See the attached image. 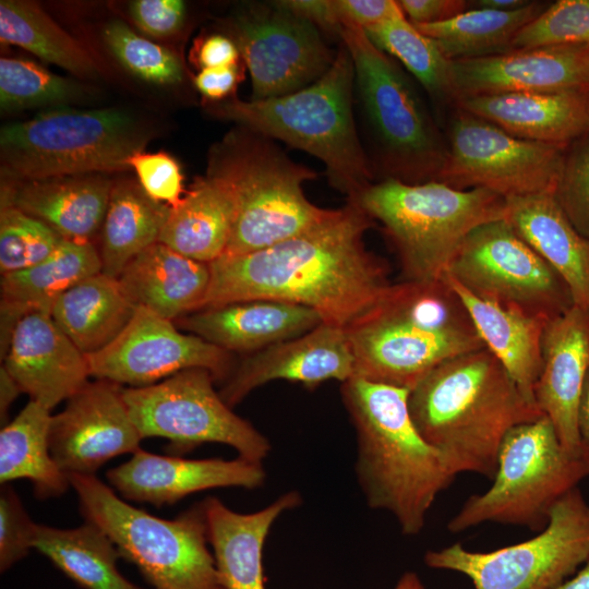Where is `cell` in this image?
Here are the masks:
<instances>
[{"label": "cell", "instance_id": "8fae6325", "mask_svg": "<svg viewBox=\"0 0 589 589\" xmlns=\"http://www.w3.org/2000/svg\"><path fill=\"white\" fill-rule=\"evenodd\" d=\"M588 476L589 465L563 446L545 416L518 424L502 442L491 486L470 495L447 529L495 522L541 531L554 505Z\"/></svg>", "mask_w": 589, "mask_h": 589}, {"label": "cell", "instance_id": "f5cc1de1", "mask_svg": "<svg viewBox=\"0 0 589 589\" xmlns=\"http://www.w3.org/2000/svg\"><path fill=\"white\" fill-rule=\"evenodd\" d=\"M577 429L580 455L589 465V369L586 374L579 398L577 412Z\"/></svg>", "mask_w": 589, "mask_h": 589}, {"label": "cell", "instance_id": "9f6ffc18", "mask_svg": "<svg viewBox=\"0 0 589 589\" xmlns=\"http://www.w3.org/2000/svg\"><path fill=\"white\" fill-rule=\"evenodd\" d=\"M555 589H589V557L573 577Z\"/></svg>", "mask_w": 589, "mask_h": 589}, {"label": "cell", "instance_id": "ab89813d", "mask_svg": "<svg viewBox=\"0 0 589 589\" xmlns=\"http://www.w3.org/2000/svg\"><path fill=\"white\" fill-rule=\"evenodd\" d=\"M82 93L76 82L33 61L8 57L0 59V107L3 111L65 105Z\"/></svg>", "mask_w": 589, "mask_h": 589}, {"label": "cell", "instance_id": "c3c4849f", "mask_svg": "<svg viewBox=\"0 0 589 589\" xmlns=\"http://www.w3.org/2000/svg\"><path fill=\"white\" fill-rule=\"evenodd\" d=\"M333 4L341 31L345 27L365 31L404 15L395 0H333Z\"/></svg>", "mask_w": 589, "mask_h": 589}, {"label": "cell", "instance_id": "484cf974", "mask_svg": "<svg viewBox=\"0 0 589 589\" xmlns=\"http://www.w3.org/2000/svg\"><path fill=\"white\" fill-rule=\"evenodd\" d=\"M13 181L2 185L1 204L15 206L76 242H92L101 228L113 185L100 173Z\"/></svg>", "mask_w": 589, "mask_h": 589}, {"label": "cell", "instance_id": "ee69618b", "mask_svg": "<svg viewBox=\"0 0 589 589\" xmlns=\"http://www.w3.org/2000/svg\"><path fill=\"white\" fill-rule=\"evenodd\" d=\"M553 195L575 229L589 239V131L566 146Z\"/></svg>", "mask_w": 589, "mask_h": 589}, {"label": "cell", "instance_id": "8d00e7d4", "mask_svg": "<svg viewBox=\"0 0 589 589\" xmlns=\"http://www.w3.org/2000/svg\"><path fill=\"white\" fill-rule=\"evenodd\" d=\"M546 7L531 1L514 11L468 9L441 23L414 26L452 61L481 58L510 51L517 33Z\"/></svg>", "mask_w": 589, "mask_h": 589}, {"label": "cell", "instance_id": "681fc988", "mask_svg": "<svg viewBox=\"0 0 589 589\" xmlns=\"http://www.w3.org/2000/svg\"><path fill=\"white\" fill-rule=\"evenodd\" d=\"M398 4L413 25L441 23L468 10L465 0H399Z\"/></svg>", "mask_w": 589, "mask_h": 589}, {"label": "cell", "instance_id": "4fadbf2b", "mask_svg": "<svg viewBox=\"0 0 589 589\" xmlns=\"http://www.w3.org/2000/svg\"><path fill=\"white\" fill-rule=\"evenodd\" d=\"M215 381L211 371L192 368L148 386L123 387L122 396L143 438H168L172 453L220 443L262 464L271 452L269 441L232 411L215 390Z\"/></svg>", "mask_w": 589, "mask_h": 589}, {"label": "cell", "instance_id": "4dcf8cb0", "mask_svg": "<svg viewBox=\"0 0 589 589\" xmlns=\"http://www.w3.org/2000/svg\"><path fill=\"white\" fill-rule=\"evenodd\" d=\"M98 273H101V261L93 242L63 240L41 262L1 275V327L14 329L21 318L33 311L50 314L62 293Z\"/></svg>", "mask_w": 589, "mask_h": 589}, {"label": "cell", "instance_id": "f35d334b", "mask_svg": "<svg viewBox=\"0 0 589 589\" xmlns=\"http://www.w3.org/2000/svg\"><path fill=\"white\" fill-rule=\"evenodd\" d=\"M372 43L411 74L433 101L453 106L457 96L453 65L438 45L405 15L364 31Z\"/></svg>", "mask_w": 589, "mask_h": 589}, {"label": "cell", "instance_id": "f907efd6", "mask_svg": "<svg viewBox=\"0 0 589 589\" xmlns=\"http://www.w3.org/2000/svg\"><path fill=\"white\" fill-rule=\"evenodd\" d=\"M238 65L202 69L194 77L197 91L212 101L230 96L242 77Z\"/></svg>", "mask_w": 589, "mask_h": 589}, {"label": "cell", "instance_id": "d4e9b609", "mask_svg": "<svg viewBox=\"0 0 589 589\" xmlns=\"http://www.w3.org/2000/svg\"><path fill=\"white\" fill-rule=\"evenodd\" d=\"M454 106L532 142L566 147L589 131V92L477 95Z\"/></svg>", "mask_w": 589, "mask_h": 589}, {"label": "cell", "instance_id": "ba28073f", "mask_svg": "<svg viewBox=\"0 0 589 589\" xmlns=\"http://www.w3.org/2000/svg\"><path fill=\"white\" fill-rule=\"evenodd\" d=\"M216 153L209 173L220 177L235 201V219L223 256L277 244L326 219L333 209L306 197L317 173L287 156L274 140L243 128Z\"/></svg>", "mask_w": 589, "mask_h": 589}, {"label": "cell", "instance_id": "f6af8a7d", "mask_svg": "<svg viewBox=\"0 0 589 589\" xmlns=\"http://www.w3.org/2000/svg\"><path fill=\"white\" fill-rule=\"evenodd\" d=\"M36 524L16 492L2 484L0 492V570L7 572L34 549Z\"/></svg>", "mask_w": 589, "mask_h": 589}, {"label": "cell", "instance_id": "3957f363", "mask_svg": "<svg viewBox=\"0 0 589 589\" xmlns=\"http://www.w3.org/2000/svg\"><path fill=\"white\" fill-rule=\"evenodd\" d=\"M408 396L409 389L359 377L341 385L357 432L356 473L366 503L392 514L401 533L416 536L456 476L419 433Z\"/></svg>", "mask_w": 589, "mask_h": 589}, {"label": "cell", "instance_id": "6f0895ef", "mask_svg": "<svg viewBox=\"0 0 589 589\" xmlns=\"http://www.w3.org/2000/svg\"><path fill=\"white\" fill-rule=\"evenodd\" d=\"M394 589H424L419 576L414 573H405Z\"/></svg>", "mask_w": 589, "mask_h": 589}, {"label": "cell", "instance_id": "b9f144b4", "mask_svg": "<svg viewBox=\"0 0 589 589\" xmlns=\"http://www.w3.org/2000/svg\"><path fill=\"white\" fill-rule=\"evenodd\" d=\"M104 39L117 60L135 76L159 85L182 81L178 58L165 47L135 34L120 20L104 28Z\"/></svg>", "mask_w": 589, "mask_h": 589}, {"label": "cell", "instance_id": "f1b7e54d", "mask_svg": "<svg viewBox=\"0 0 589 589\" xmlns=\"http://www.w3.org/2000/svg\"><path fill=\"white\" fill-rule=\"evenodd\" d=\"M505 200V219L560 274L574 304L589 311V239L570 224L553 192Z\"/></svg>", "mask_w": 589, "mask_h": 589}, {"label": "cell", "instance_id": "11a10c76", "mask_svg": "<svg viewBox=\"0 0 589 589\" xmlns=\"http://www.w3.org/2000/svg\"><path fill=\"white\" fill-rule=\"evenodd\" d=\"M530 2V0H476L468 1V9L514 11L528 5Z\"/></svg>", "mask_w": 589, "mask_h": 589}, {"label": "cell", "instance_id": "816d5d0a", "mask_svg": "<svg viewBox=\"0 0 589 589\" xmlns=\"http://www.w3.org/2000/svg\"><path fill=\"white\" fill-rule=\"evenodd\" d=\"M240 57L235 41L218 34L206 37L196 51V59L202 69L236 65Z\"/></svg>", "mask_w": 589, "mask_h": 589}, {"label": "cell", "instance_id": "d6986e66", "mask_svg": "<svg viewBox=\"0 0 589 589\" xmlns=\"http://www.w3.org/2000/svg\"><path fill=\"white\" fill-rule=\"evenodd\" d=\"M354 376V358L345 327L321 323L312 330L245 357L224 382L219 394L233 407L252 390L274 380L313 388Z\"/></svg>", "mask_w": 589, "mask_h": 589}, {"label": "cell", "instance_id": "7dc6e473", "mask_svg": "<svg viewBox=\"0 0 589 589\" xmlns=\"http://www.w3.org/2000/svg\"><path fill=\"white\" fill-rule=\"evenodd\" d=\"M130 14L144 33L167 37L181 29L185 3L182 0H135L130 3Z\"/></svg>", "mask_w": 589, "mask_h": 589}, {"label": "cell", "instance_id": "30bf717a", "mask_svg": "<svg viewBox=\"0 0 589 589\" xmlns=\"http://www.w3.org/2000/svg\"><path fill=\"white\" fill-rule=\"evenodd\" d=\"M147 140L123 110L57 108L1 128V165L17 181L125 170Z\"/></svg>", "mask_w": 589, "mask_h": 589}, {"label": "cell", "instance_id": "74e56055", "mask_svg": "<svg viewBox=\"0 0 589 589\" xmlns=\"http://www.w3.org/2000/svg\"><path fill=\"white\" fill-rule=\"evenodd\" d=\"M0 39L77 76L94 77L98 73L94 59L79 41L32 1H0Z\"/></svg>", "mask_w": 589, "mask_h": 589}, {"label": "cell", "instance_id": "9c48e42d", "mask_svg": "<svg viewBox=\"0 0 589 589\" xmlns=\"http://www.w3.org/2000/svg\"><path fill=\"white\" fill-rule=\"evenodd\" d=\"M69 478L84 519L108 534L153 589H224L202 503L164 519L130 505L95 474Z\"/></svg>", "mask_w": 589, "mask_h": 589}, {"label": "cell", "instance_id": "836d02e7", "mask_svg": "<svg viewBox=\"0 0 589 589\" xmlns=\"http://www.w3.org/2000/svg\"><path fill=\"white\" fill-rule=\"evenodd\" d=\"M50 410L29 400L0 431V482L26 479L38 498L62 495L69 476L55 461L49 446Z\"/></svg>", "mask_w": 589, "mask_h": 589}, {"label": "cell", "instance_id": "1f68e13d", "mask_svg": "<svg viewBox=\"0 0 589 589\" xmlns=\"http://www.w3.org/2000/svg\"><path fill=\"white\" fill-rule=\"evenodd\" d=\"M233 219L235 201L228 184L208 173L176 207H170L158 242L209 264L225 253Z\"/></svg>", "mask_w": 589, "mask_h": 589}, {"label": "cell", "instance_id": "5b68a950", "mask_svg": "<svg viewBox=\"0 0 589 589\" xmlns=\"http://www.w3.org/2000/svg\"><path fill=\"white\" fill-rule=\"evenodd\" d=\"M218 117L320 159L330 185L357 199L375 178L354 119V68L342 43L313 84L279 97L212 106Z\"/></svg>", "mask_w": 589, "mask_h": 589}, {"label": "cell", "instance_id": "6da1fadb", "mask_svg": "<svg viewBox=\"0 0 589 589\" xmlns=\"http://www.w3.org/2000/svg\"><path fill=\"white\" fill-rule=\"evenodd\" d=\"M374 220L352 201L309 230L268 248L209 263L203 308L269 299L308 306L348 326L390 285L363 237Z\"/></svg>", "mask_w": 589, "mask_h": 589}, {"label": "cell", "instance_id": "4316f807", "mask_svg": "<svg viewBox=\"0 0 589 589\" xmlns=\"http://www.w3.org/2000/svg\"><path fill=\"white\" fill-rule=\"evenodd\" d=\"M201 503L224 589H265L264 543L277 518L301 504V495L297 491L286 492L264 508L248 514L230 509L216 497Z\"/></svg>", "mask_w": 589, "mask_h": 589}, {"label": "cell", "instance_id": "7bdbcfd3", "mask_svg": "<svg viewBox=\"0 0 589 589\" xmlns=\"http://www.w3.org/2000/svg\"><path fill=\"white\" fill-rule=\"evenodd\" d=\"M550 46H589V0H557L515 36L512 50Z\"/></svg>", "mask_w": 589, "mask_h": 589}, {"label": "cell", "instance_id": "7c38bea8", "mask_svg": "<svg viewBox=\"0 0 589 589\" xmlns=\"http://www.w3.org/2000/svg\"><path fill=\"white\" fill-rule=\"evenodd\" d=\"M589 557V502L578 488L552 508L545 527L534 537L479 552L461 543L431 550L430 568L459 573L474 589H555Z\"/></svg>", "mask_w": 589, "mask_h": 589}, {"label": "cell", "instance_id": "e575fe53", "mask_svg": "<svg viewBox=\"0 0 589 589\" xmlns=\"http://www.w3.org/2000/svg\"><path fill=\"white\" fill-rule=\"evenodd\" d=\"M34 549L84 589H144L119 572L117 545L93 522L70 529L36 524Z\"/></svg>", "mask_w": 589, "mask_h": 589}, {"label": "cell", "instance_id": "ffe728a7", "mask_svg": "<svg viewBox=\"0 0 589 589\" xmlns=\"http://www.w3.org/2000/svg\"><path fill=\"white\" fill-rule=\"evenodd\" d=\"M452 65L456 101L504 93L589 92V46L514 49Z\"/></svg>", "mask_w": 589, "mask_h": 589}, {"label": "cell", "instance_id": "83f0119b", "mask_svg": "<svg viewBox=\"0 0 589 589\" xmlns=\"http://www.w3.org/2000/svg\"><path fill=\"white\" fill-rule=\"evenodd\" d=\"M117 279L136 308L173 322L204 306L211 269L208 264L156 242L137 254Z\"/></svg>", "mask_w": 589, "mask_h": 589}, {"label": "cell", "instance_id": "603a6c76", "mask_svg": "<svg viewBox=\"0 0 589 589\" xmlns=\"http://www.w3.org/2000/svg\"><path fill=\"white\" fill-rule=\"evenodd\" d=\"M588 369L589 311L574 304L546 324L533 395L563 446L579 456L577 412Z\"/></svg>", "mask_w": 589, "mask_h": 589}, {"label": "cell", "instance_id": "e0dca14e", "mask_svg": "<svg viewBox=\"0 0 589 589\" xmlns=\"http://www.w3.org/2000/svg\"><path fill=\"white\" fill-rule=\"evenodd\" d=\"M230 354L196 335L180 332L172 321L136 308L123 330L86 359L91 376L143 387L192 368L206 369L216 381L225 382L233 371Z\"/></svg>", "mask_w": 589, "mask_h": 589}, {"label": "cell", "instance_id": "7a4b0ae2", "mask_svg": "<svg viewBox=\"0 0 589 589\" xmlns=\"http://www.w3.org/2000/svg\"><path fill=\"white\" fill-rule=\"evenodd\" d=\"M408 406L421 436L456 477L493 479L507 433L543 417L485 347L431 370L409 390Z\"/></svg>", "mask_w": 589, "mask_h": 589}, {"label": "cell", "instance_id": "cb8c5ba5", "mask_svg": "<svg viewBox=\"0 0 589 589\" xmlns=\"http://www.w3.org/2000/svg\"><path fill=\"white\" fill-rule=\"evenodd\" d=\"M177 323L190 334L230 353H253L301 336L323 320L304 305L256 299L202 308Z\"/></svg>", "mask_w": 589, "mask_h": 589}, {"label": "cell", "instance_id": "ac0fdd59", "mask_svg": "<svg viewBox=\"0 0 589 589\" xmlns=\"http://www.w3.org/2000/svg\"><path fill=\"white\" fill-rule=\"evenodd\" d=\"M122 392V385L107 380L88 381L51 416L50 452L68 476H94L111 458L140 449L143 437Z\"/></svg>", "mask_w": 589, "mask_h": 589}, {"label": "cell", "instance_id": "db71d44e", "mask_svg": "<svg viewBox=\"0 0 589 589\" xmlns=\"http://www.w3.org/2000/svg\"><path fill=\"white\" fill-rule=\"evenodd\" d=\"M22 393L20 386L11 374L5 370L1 364L0 366V420L1 428L4 426L8 421V412L16 399V397Z\"/></svg>", "mask_w": 589, "mask_h": 589}, {"label": "cell", "instance_id": "2e32d148", "mask_svg": "<svg viewBox=\"0 0 589 589\" xmlns=\"http://www.w3.org/2000/svg\"><path fill=\"white\" fill-rule=\"evenodd\" d=\"M231 29L250 72L254 100L284 96L313 84L336 57L313 23L279 1L247 5L232 17Z\"/></svg>", "mask_w": 589, "mask_h": 589}, {"label": "cell", "instance_id": "d590c367", "mask_svg": "<svg viewBox=\"0 0 589 589\" xmlns=\"http://www.w3.org/2000/svg\"><path fill=\"white\" fill-rule=\"evenodd\" d=\"M169 209L149 197L139 182L113 183L98 249L101 273L118 278L137 254L158 242Z\"/></svg>", "mask_w": 589, "mask_h": 589}, {"label": "cell", "instance_id": "5bb4252c", "mask_svg": "<svg viewBox=\"0 0 589 589\" xmlns=\"http://www.w3.org/2000/svg\"><path fill=\"white\" fill-rule=\"evenodd\" d=\"M446 276L478 298L551 321L574 305L560 276L505 219L474 228Z\"/></svg>", "mask_w": 589, "mask_h": 589}, {"label": "cell", "instance_id": "f546056e", "mask_svg": "<svg viewBox=\"0 0 589 589\" xmlns=\"http://www.w3.org/2000/svg\"><path fill=\"white\" fill-rule=\"evenodd\" d=\"M445 278L465 304L484 347L505 368L524 396L536 405L533 393L542 368L543 335L550 321L478 298L448 276Z\"/></svg>", "mask_w": 589, "mask_h": 589}, {"label": "cell", "instance_id": "52a82bcc", "mask_svg": "<svg viewBox=\"0 0 589 589\" xmlns=\"http://www.w3.org/2000/svg\"><path fill=\"white\" fill-rule=\"evenodd\" d=\"M395 249L404 280L444 278L464 239L478 226L505 218L506 200L485 189L458 190L440 181L380 180L352 200Z\"/></svg>", "mask_w": 589, "mask_h": 589}, {"label": "cell", "instance_id": "9a60e30c", "mask_svg": "<svg viewBox=\"0 0 589 589\" xmlns=\"http://www.w3.org/2000/svg\"><path fill=\"white\" fill-rule=\"evenodd\" d=\"M447 156L440 182L485 189L504 199L553 192L566 147L516 137L453 107L445 131Z\"/></svg>", "mask_w": 589, "mask_h": 589}, {"label": "cell", "instance_id": "7402d4cb", "mask_svg": "<svg viewBox=\"0 0 589 589\" xmlns=\"http://www.w3.org/2000/svg\"><path fill=\"white\" fill-rule=\"evenodd\" d=\"M2 365L29 400L49 410L68 400L91 376L86 356L43 311L21 318Z\"/></svg>", "mask_w": 589, "mask_h": 589}, {"label": "cell", "instance_id": "277c9868", "mask_svg": "<svg viewBox=\"0 0 589 589\" xmlns=\"http://www.w3.org/2000/svg\"><path fill=\"white\" fill-rule=\"evenodd\" d=\"M345 330L353 377L409 390L442 362L484 348L445 276L390 284Z\"/></svg>", "mask_w": 589, "mask_h": 589}, {"label": "cell", "instance_id": "44dd1931", "mask_svg": "<svg viewBox=\"0 0 589 589\" xmlns=\"http://www.w3.org/2000/svg\"><path fill=\"white\" fill-rule=\"evenodd\" d=\"M110 486L123 500L173 505L185 496L218 488H261L266 479L262 464L236 459H185L137 449L106 473Z\"/></svg>", "mask_w": 589, "mask_h": 589}, {"label": "cell", "instance_id": "bcb514c9", "mask_svg": "<svg viewBox=\"0 0 589 589\" xmlns=\"http://www.w3.org/2000/svg\"><path fill=\"white\" fill-rule=\"evenodd\" d=\"M139 183L153 200L176 207L182 200L183 177L179 164L170 155L159 152L137 153L129 160Z\"/></svg>", "mask_w": 589, "mask_h": 589}, {"label": "cell", "instance_id": "8992f818", "mask_svg": "<svg viewBox=\"0 0 589 589\" xmlns=\"http://www.w3.org/2000/svg\"><path fill=\"white\" fill-rule=\"evenodd\" d=\"M339 39L353 62L354 104L368 134L375 182L437 181L447 156L446 136L413 77L363 29L345 27Z\"/></svg>", "mask_w": 589, "mask_h": 589}, {"label": "cell", "instance_id": "d6a6232c", "mask_svg": "<svg viewBox=\"0 0 589 589\" xmlns=\"http://www.w3.org/2000/svg\"><path fill=\"white\" fill-rule=\"evenodd\" d=\"M135 310L118 279L98 273L62 293L50 315L71 341L88 356L109 345L128 325Z\"/></svg>", "mask_w": 589, "mask_h": 589}, {"label": "cell", "instance_id": "60d3db41", "mask_svg": "<svg viewBox=\"0 0 589 589\" xmlns=\"http://www.w3.org/2000/svg\"><path fill=\"white\" fill-rule=\"evenodd\" d=\"M53 229L15 206L1 204L0 273L28 268L48 257L63 241Z\"/></svg>", "mask_w": 589, "mask_h": 589}]
</instances>
